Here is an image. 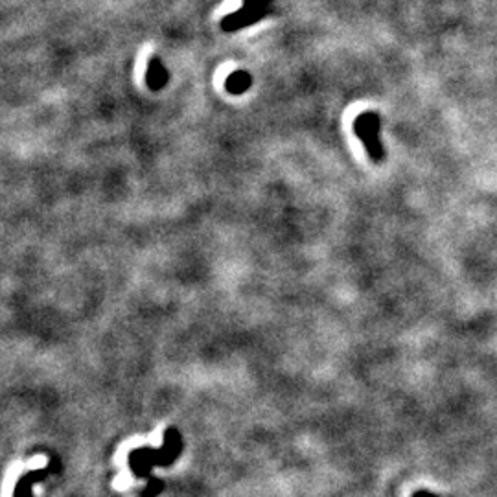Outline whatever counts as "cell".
<instances>
[{"label": "cell", "instance_id": "7a4b0ae2", "mask_svg": "<svg viewBox=\"0 0 497 497\" xmlns=\"http://www.w3.org/2000/svg\"><path fill=\"white\" fill-rule=\"evenodd\" d=\"M271 8H257V6H243L241 10L234 11L231 15L221 19V30L223 31H238L247 26L257 24L263 17L271 13Z\"/></svg>", "mask_w": 497, "mask_h": 497}, {"label": "cell", "instance_id": "6da1fadb", "mask_svg": "<svg viewBox=\"0 0 497 497\" xmlns=\"http://www.w3.org/2000/svg\"><path fill=\"white\" fill-rule=\"evenodd\" d=\"M379 128H381V120L376 111H365L354 122V133L363 142L367 153L374 162H381L385 159L383 144L379 142Z\"/></svg>", "mask_w": 497, "mask_h": 497}, {"label": "cell", "instance_id": "277c9868", "mask_svg": "<svg viewBox=\"0 0 497 497\" xmlns=\"http://www.w3.org/2000/svg\"><path fill=\"white\" fill-rule=\"evenodd\" d=\"M251 85H252V76L245 70L232 72L231 76L227 77V82H225L227 91H229L231 94H236V96L238 94L247 93V91L251 89Z\"/></svg>", "mask_w": 497, "mask_h": 497}, {"label": "cell", "instance_id": "5b68a950", "mask_svg": "<svg viewBox=\"0 0 497 497\" xmlns=\"http://www.w3.org/2000/svg\"><path fill=\"white\" fill-rule=\"evenodd\" d=\"M273 0H243V6H257V8H269Z\"/></svg>", "mask_w": 497, "mask_h": 497}, {"label": "cell", "instance_id": "8992f818", "mask_svg": "<svg viewBox=\"0 0 497 497\" xmlns=\"http://www.w3.org/2000/svg\"><path fill=\"white\" fill-rule=\"evenodd\" d=\"M413 497H436V496H433V494L429 492H416Z\"/></svg>", "mask_w": 497, "mask_h": 497}, {"label": "cell", "instance_id": "3957f363", "mask_svg": "<svg viewBox=\"0 0 497 497\" xmlns=\"http://www.w3.org/2000/svg\"><path fill=\"white\" fill-rule=\"evenodd\" d=\"M146 83L151 91H160L168 83V70H166L165 63L153 57L148 63V70H146Z\"/></svg>", "mask_w": 497, "mask_h": 497}]
</instances>
